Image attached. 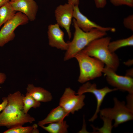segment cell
<instances>
[{
  "instance_id": "cell-20",
  "label": "cell",
  "mask_w": 133,
  "mask_h": 133,
  "mask_svg": "<svg viewBox=\"0 0 133 133\" xmlns=\"http://www.w3.org/2000/svg\"><path fill=\"white\" fill-rule=\"evenodd\" d=\"M23 110L25 113H28L29 110L32 108H36L40 105V102L35 100L28 93L23 97Z\"/></svg>"
},
{
  "instance_id": "cell-18",
  "label": "cell",
  "mask_w": 133,
  "mask_h": 133,
  "mask_svg": "<svg viewBox=\"0 0 133 133\" xmlns=\"http://www.w3.org/2000/svg\"><path fill=\"white\" fill-rule=\"evenodd\" d=\"M133 46V35L125 39L110 42L108 46L109 50L115 52L117 49L123 47Z\"/></svg>"
},
{
  "instance_id": "cell-26",
  "label": "cell",
  "mask_w": 133,
  "mask_h": 133,
  "mask_svg": "<svg viewBox=\"0 0 133 133\" xmlns=\"http://www.w3.org/2000/svg\"><path fill=\"white\" fill-rule=\"evenodd\" d=\"M68 3L71 4L73 6L78 5L79 3V0H68Z\"/></svg>"
},
{
  "instance_id": "cell-24",
  "label": "cell",
  "mask_w": 133,
  "mask_h": 133,
  "mask_svg": "<svg viewBox=\"0 0 133 133\" xmlns=\"http://www.w3.org/2000/svg\"><path fill=\"white\" fill-rule=\"evenodd\" d=\"M4 82V78L2 74L0 73V84L3 83ZM3 101L0 104V113L5 107L7 103V97L3 98Z\"/></svg>"
},
{
  "instance_id": "cell-15",
  "label": "cell",
  "mask_w": 133,
  "mask_h": 133,
  "mask_svg": "<svg viewBox=\"0 0 133 133\" xmlns=\"http://www.w3.org/2000/svg\"><path fill=\"white\" fill-rule=\"evenodd\" d=\"M69 114L59 105L52 109L45 119L39 121L38 125L40 126L63 120Z\"/></svg>"
},
{
  "instance_id": "cell-23",
  "label": "cell",
  "mask_w": 133,
  "mask_h": 133,
  "mask_svg": "<svg viewBox=\"0 0 133 133\" xmlns=\"http://www.w3.org/2000/svg\"><path fill=\"white\" fill-rule=\"evenodd\" d=\"M126 107L130 110L133 112V94L129 93L126 96Z\"/></svg>"
},
{
  "instance_id": "cell-7",
  "label": "cell",
  "mask_w": 133,
  "mask_h": 133,
  "mask_svg": "<svg viewBox=\"0 0 133 133\" xmlns=\"http://www.w3.org/2000/svg\"><path fill=\"white\" fill-rule=\"evenodd\" d=\"M85 98L84 94H77L70 88H67L60 99L59 105L69 114H73L84 106Z\"/></svg>"
},
{
  "instance_id": "cell-8",
  "label": "cell",
  "mask_w": 133,
  "mask_h": 133,
  "mask_svg": "<svg viewBox=\"0 0 133 133\" xmlns=\"http://www.w3.org/2000/svg\"><path fill=\"white\" fill-rule=\"evenodd\" d=\"M111 68L105 66L102 71L106 81L111 86L118 90L133 94V79L131 77L118 75Z\"/></svg>"
},
{
  "instance_id": "cell-6",
  "label": "cell",
  "mask_w": 133,
  "mask_h": 133,
  "mask_svg": "<svg viewBox=\"0 0 133 133\" xmlns=\"http://www.w3.org/2000/svg\"><path fill=\"white\" fill-rule=\"evenodd\" d=\"M29 20L24 14L18 12L13 18L5 23L0 31V47L13 40L15 36V29L20 25L26 24Z\"/></svg>"
},
{
  "instance_id": "cell-29",
  "label": "cell",
  "mask_w": 133,
  "mask_h": 133,
  "mask_svg": "<svg viewBox=\"0 0 133 133\" xmlns=\"http://www.w3.org/2000/svg\"><path fill=\"white\" fill-rule=\"evenodd\" d=\"M9 1V0H0V7Z\"/></svg>"
},
{
  "instance_id": "cell-21",
  "label": "cell",
  "mask_w": 133,
  "mask_h": 133,
  "mask_svg": "<svg viewBox=\"0 0 133 133\" xmlns=\"http://www.w3.org/2000/svg\"><path fill=\"white\" fill-rule=\"evenodd\" d=\"M114 5L118 6L126 5L130 7L133 6V0H110Z\"/></svg>"
},
{
  "instance_id": "cell-17",
  "label": "cell",
  "mask_w": 133,
  "mask_h": 133,
  "mask_svg": "<svg viewBox=\"0 0 133 133\" xmlns=\"http://www.w3.org/2000/svg\"><path fill=\"white\" fill-rule=\"evenodd\" d=\"M47 126H40L50 133H68L69 127L66 122L64 120L58 122L49 124Z\"/></svg>"
},
{
  "instance_id": "cell-14",
  "label": "cell",
  "mask_w": 133,
  "mask_h": 133,
  "mask_svg": "<svg viewBox=\"0 0 133 133\" xmlns=\"http://www.w3.org/2000/svg\"><path fill=\"white\" fill-rule=\"evenodd\" d=\"M26 90L27 92L38 102H47L51 101L52 99L49 91L42 87L35 86L32 84L28 85Z\"/></svg>"
},
{
  "instance_id": "cell-11",
  "label": "cell",
  "mask_w": 133,
  "mask_h": 133,
  "mask_svg": "<svg viewBox=\"0 0 133 133\" xmlns=\"http://www.w3.org/2000/svg\"><path fill=\"white\" fill-rule=\"evenodd\" d=\"M73 17L78 27L85 32H89L94 28L106 32H114L116 31L114 28L102 27L89 20L80 11L78 5L73 6Z\"/></svg>"
},
{
  "instance_id": "cell-27",
  "label": "cell",
  "mask_w": 133,
  "mask_h": 133,
  "mask_svg": "<svg viewBox=\"0 0 133 133\" xmlns=\"http://www.w3.org/2000/svg\"><path fill=\"white\" fill-rule=\"evenodd\" d=\"M126 75L132 77H133V69L128 70L127 72Z\"/></svg>"
},
{
  "instance_id": "cell-5",
  "label": "cell",
  "mask_w": 133,
  "mask_h": 133,
  "mask_svg": "<svg viewBox=\"0 0 133 133\" xmlns=\"http://www.w3.org/2000/svg\"><path fill=\"white\" fill-rule=\"evenodd\" d=\"M114 106L112 108H106L100 110V117L111 121L115 120V127L133 119V112L126 107L125 101H120L116 97L113 99Z\"/></svg>"
},
{
  "instance_id": "cell-2",
  "label": "cell",
  "mask_w": 133,
  "mask_h": 133,
  "mask_svg": "<svg viewBox=\"0 0 133 133\" xmlns=\"http://www.w3.org/2000/svg\"><path fill=\"white\" fill-rule=\"evenodd\" d=\"M111 39V38L108 36L96 39L81 50L88 55L99 59L116 72L119 66V61L117 55L109 49L108 46Z\"/></svg>"
},
{
  "instance_id": "cell-10",
  "label": "cell",
  "mask_w": 133,
  "mask_h": 133,
  "mask_svg": "<svg viewBox=\"0 0 133 133\" xmlns=\"http://www.w3.org/2000/svg\"><path fill=\"white\" fill-rule=\"evenodd\" d=\"M73 6L68 3L60 5L56 7L54 12L57 23L65 29L69 39L71 37L70 27L73 17Z\"/></svg>"
},
{
  "instance_id": "cell-3",
  "label": "cell",
  "mask_w": 133,
  "mask_h": 133,
  "mask_svg": "<svg viewBox=\"0 0 133 133\" xmlns=\"http://www.w3.org/2000/svg\"><path fill=\"white\" fill-rule=\"evenodd\" d=\"M75 31L73 39L69 42L68 47L65 54L64 60L67 61L74 58L75 55L90 43L96 39L105 36L106 32L94 28L88 32L82 30L78 26L75 19L73 20Z\"/></svg>"
},
{
  "instance_id": "cell-28",
  "label": "cell",
  "mask_w": 133,
  "mask_h": 133,
  "mask_svg": "<svg viewBox=\"0 0 133 133\" xmlns=\"http://www.w3.org/2000/svg\"><path fill=\"white\" fill-rule=\"evenodd\" d=\"M124 64L125 65L128 66H131L133 64V61L132 60H130L127 62L124 63Z\"/></svg>"
},
{
  "instance_id": "cell-9",
  "label": "cell",
  "mask_w": 133,
  "mask_h": 133,
  "mask_svg": "<svg viewBox=\"0 0 133 133\" xmlns=\"http://www.w3.org/2000/svg\"><path fill=\"white\" fill-rule=\"evenodd\" d=\"M116 88L112 89L107 86L101 89H98L96 84L95 83L86 82L80 86L76 94H82L86 93H90L93 94L96 98L97 101L96 110L94 114L89 119L90 121L93 122L98 117V114L100 110V107L106 95L108 93L113 91L118 90Z\"/></svg>"
},
{
  "instance_id": "cell-12",
  "label": "cell",
  "mask_w": 133,
  "mask_h": 133,
  "mask_svg": "<svg viewBox=\"0 0 133 133\" xmlns=\"http://www.w3.org/2000/svg\"><path fill=\"white\" fill-rule=\"evenodd\" d=\"M47 33L49 44L50 46L61 50H67L68 42L65 41L64 39V32L57 24L49 25Z\"/></svg>"
},
{
  "instance_id": "cell-19",
  "label": "cell",
  "mask_w": 133,
  "mask_h": 133,
  "mask_svg": "<svg viewBox=\"0 0 133 133\" xmlns=\"http://www.w3.org/2000/svg\"><path fill=\"white\" fill-rule=\"evenodd\" d=\"M19 126L9 129L3 133H39L37 125L34 124L32 126L23 127Z\"/></svg>"
},
{
  "instance_id": "cell-13",
  "label": "cell",
  "mask_w": 133,
  "mask_h": 133,
  "mask_svg": "<svg viewBox=\"0 0 133 133\" xmlns=\"http://www.w3.org/2000/svg\"><path fill=\"white\" fill-rule=\"evenodd\" d=\"M10 2L16 11L24 14L29 20L33 21L35 20L38 11V6L34 0H17L14 2Z\"/></svg>"
},
{
  "instance_id": "cell-25",
  "label": "cell",
  "mask_w": 133,
  "mask_h": 133,
  "mask_svg": "<svg viewBox=\"0 0 133 133\" xmlns=\"http://www.w3.org/2000/svg\"><path fill=\"white\" fill-rule=\"evenodd\" d=\"M95 5L98 8H103L106 6V0H94Z\"/></svg>"
},
{
  "instance_id": "cell-4",
  "label": "cell",
  "mask_w": 133,
  "mask_h": 133,
  "mask_svg": "<svg viewBox=\"0 0 133 133\" xmlns=\"http://www.w3.org/2000/svg\"><path fill=\"white\" fill-rule=\"evenodd\" d=\"M74 58L79 63L80 74L78 81L81 83L101 77L104 64L99 59L91 57L82 50L77 53Z\"/></svg>"
},
{
  "instance_id": "cell-1",
  "label": "cell",
  "mask_w": 133,
  "mask_h": 133,
  "mask_svg": "<svg viewBox=\"0 0 133 133\" xmlns=\"http://www.w3.org/2000/svg\"><path fill=\"white\" fill-rule=\"evenodd\" d=\"M24 96L19 91L8 95L7 104L0 113V127L9 129L35 121L34 118L24 111Z\"/></svg>"
},
{
  "instance_id": "cell-22",
  "label": "cell",
  "mask_w": 133,
  "mask_h": 133,
  "mask_svg": "<svg viewBox=\"0 0 133 133\" xmlns=\"http://www.w3.org/2000/svg\"><path fill=\"white\" fill-rule=\"evenodd\" d=\"M123 24L126 28L133 31V15H131L125 18L123 20Z\"/></svg>"
},
{
  "instance_id": "cell-16",
  "label": "cell",
  "mask_w": 133,
  "mask_h": 133,
  "mask_svg": "<svg viewBox=\"0 0 133 133\" xmlns=\"http://www.w3.org/2000/svg\"><path fill=\"white\" fill-rule=\"evenodd\" d=\"M16 12L9 1L0 7V28L3 24L13 18Z\"/></svg>"
},
{
  "instance_id": "cell-30",
  "label": "cell",
  "mask_w": 133,
  "mask_h": 133,
  "mask_svg": "<svg viewBox=\"0 0 133 133\" xmlns=\"http://www.w3.org/2000/svg\"><path fill=\"white\" fill-rule=\"evenodd\" d=\"M10 0L11 1L10 2H15L17 0Z\"/></svg>"
}]
</instances>
